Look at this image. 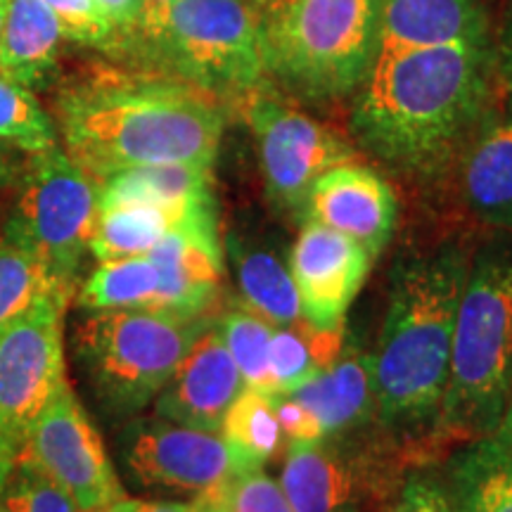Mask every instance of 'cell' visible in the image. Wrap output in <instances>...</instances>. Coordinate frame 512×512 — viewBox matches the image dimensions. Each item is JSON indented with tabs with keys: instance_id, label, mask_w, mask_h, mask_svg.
Here are the masks:
<instances>
[{
	"instance_id": "38",
	"label": "cell",
	"mask_w": 512,
	"mask_h": 512,
	"mask_svg": "<svg viewBox=\"0 0 512 512\" xmlns=\"http://www.w3.org/2000/svg\"><path fill=\"white\" fill-rule=\"evenodd\" d=\"M88 512H195V501L176 503V501H140V498L121 496L117 501L102 505V508Z\"/></svg>"
},
{
	"instance_id": "13",
	"label": "cell",
	"mask_w": 512,
	"mask_h": 512,
	"mask_svg": "<svg viewBox=\"0 0 512 512\" xmlns=\"http://www.w3.org/2000/svg\"><path fill=\"white\" fill-rule=\"evenodd\" d=\"M373 256L356 240L304 219L290 254V273L304 323L318 330L344 325L351 302L366 283Z\"/></svg>"
},
{
	"instance_id": "29",
	"label": "cell",
	"mask_w": 512,
	"mask_h": 512,
	"mask_svg": "<svg viewBox=\"0 0 512 512\" xmlns=\"http://www.w3.org/2000/svg\"><path fill=\"white\" fill-rule=\"evenodd\" d=\"M216 328L221 332L230 358L240 370L242 387L273 394L271 368H268V344H271L273 323H268L252 309H233L221 318Z\"/></svg>"
},
{
	"instance_id": "8",
	"label": "cell",
	"mask_w": 512,
	"mask_h": 512,
	"mask_svg": "<svg viewBox=\"0 0 512 512\" xmlns=\"http://www.w3.org/2000/svg\"><path fill=\"white\" fill-rule=\"evenodd\" d=\"M100 209V185L60 145L31 155L10 219L34 247L67 292L88 254Z\"/></svg>"
},
{
	"instance_id": "32",
	"label": "cell",
	"mask_w": 512,
	"mask_h": 512,
	"mask_svg": "<svg viewBox=\"0 0 512 512\" xmlns=\"http://www.w3.org/2000/svg\"><path fill=\"white\" fill-rule=\"evenodd\" d=\"M223 512H294L283 486L264 467H240L219 489L207 494Z\"/></svg>"
},
{
	"instance_id": "1",
	"label": "cell",
	"mask_w": 512,
	"mask_h": 512,
	"mask_svg": "<svg viewBox=\"0 0 512 512\" xmlns=\"http://www.w3.org/2000/svg\"><path fill=\"white\" fill-rule=\"evenodd\" d=\"M491 67L489 41L377 53L356 91L351 128L384 162L437 171L479 126Z\"/></svg>"
},
{
	"instance_id": "5",
	"label": "cell",
	"mask_w": 512,
	"mask_h": 512,
	"mask_svg": "<svg viewBox=\"0 0 512 512\" xmlns=\"http://www.w3.org/2000/svg\"><path fill=\"white\" fill-rule=\"evenodd\" d=\"M207 316L150 309L86 311L74 330V356L107 411L133 415L155 401Z\"/></svg>"
},
{
	"instance_id": "24",
	"label": "cell",
	"mask_w": 512,
	"mask_h": 512,
	"mask_svg": "<svg viewBox=\"0 0 512 512\" xmlns=\"http://www.w3.org/2000/svg\"><path fill=\"white\" fill-rule=\"evenodd\" d=\"M214 204V202H211ZM209 207V204H204ZM197 207V209H204ZM197 209L188 214L178 211L152 207V204H114V207H100L98 219H95L91 245L88 254L100 261L126 259V256L150 254L152 247L178 226Z\"/></svg>"
},
{
	"instance_id": "17",
	"label": "cell",
	"mask_w": 512,
	"mask_h": 512,
	"mask_svg": "<svg viewBox=\"0 0 512 512\" xmlns=\"http://www.w3.org/2000/svg\"><path fill=\"white\" fill-rule=\"evenodd\" d=\"M489 41L484 0H382L377 53Z\"/></svg>"
},
{
	"instance_id": "40",
	"label": "cell",
	"mask_w": 512,
	"mask_h": 512,
	"mask_svg": "<svg viewBox=\"0 0 512 512\" xmlns=\"http://www.w3.org/2000/svg\"><path fill=\"white\" fill-rule=\"evenodd\" d=\"M17 456H19L17 448L12 446L8 432H5L3 427V420H0V491H3V486L12 475V470H15Z\"/></svg>"
},
{
	"instance_id": "26",
	"label": "cell",
	"mask_w": 512,
	"mask_h": 512,
	"mask_svg": "<svg viewBox=\"0 0 512 512\" xmlns=\"http://www.w3.org/2000/svg\"><path fill=\"white\" fill-rule=\"evenodd\" d=\"M235 275L242 299L249 309L273 325L304 323L302 304L292 273L273 252L254 247H233Z\"/></svg>"
},
{
	"instance_id": "36",
	"label": "cell",
	"mask_w": 512,
	"mask_h": 512,
	"mask_svg": "<svg viewBox=\"0 0 512 512\" xmlns=\"http://www.w3.org/2000/svg\"><path fill=\"white\" fill-rule=\"evenodd\" d=\"M396 512H458L446 486L430 477H411L403 486Z\"/></svg>"
},
{
	"instance_id": "35",
	"label": "cell",
	"mask_w": 512,
	"mask_h": 512,
	"mask_svg": "<svg viewBox=\"0 0 512 512\" xmlns=\"http://www.w3.org/2000/svg\"><path fill=\"white\" fill-rule=\"evenodd\" d=\"M275 415H278L283 437L290 439L292 444H297V441H320L325 437L316 415L290 394L275 396Z\"/></svg>"
},
{
	"instance_id": "6",
	"label": "cell",
	"mask_w": 512,
	"mask_h": 512,
	"mask_svg": "<svg viewBox=\"0 0 512 512\" xmlns=\"http://www.w3.org/2000/svg\"><path fill=\"white\" fill-rule=\"evenodd\" d=\"M382 0H294L264 27L268 74L311 100L358 91L377 55Z\"/></svg>"
},
{
	"instance_id": "46",
	"label": "cell",
	"mask_w": 512,
	"mask_h": 512,
	"mask_svg": "<svg viewBox=\"0 0 512 512\" xmlns=\"http://www.w3.org/2000/svg\"><path fill=\"white\" fill-rule=\"evenodd\" d=\"M195 512H223V510L214 501H211V498L200 496V498H195Z\"/></svg>"
},
{
	"instance_id": "14",
	"label": "cell",
	"mask_w": 512,
	"mask_h": 512,
	"mask_svg": "<svg viewBox=\"0 0 512 512\" xmlns=\"http://www.w3.org/2000/svg\"><path fill=\"white\" fill-rule=\"evenodd\" d=\"M159 271L155 311L204 316L221 290L223 252L216 204L197 209L152 247Z\"/></svg>"
},
{
	"instance_id": "33",
	"label": "cell",
	"mask_w": 512,
	"mask_h": 512,
	"mask_svg": "<svg viewBox=\"0 0 512 512\" xmlns=\"http://www.w3.org/2000/svg\"><path fill=\"white\" fill-rule=\"evenodd\" d=\"M0 510L5 512H81L76 503L38 467L17 458L15 470L0 491Z\"/></svg>"
},
{
	"instance_id": "21",
	"label": "cell",
	"mask_w": 512,
	"mask_h": 512,
	"mask_svg": "<svg viewBox=\"0 0 512 512\" xmlns=\"http://www.w3.org/2000/svg\"><path fill=\"white\" fill-rule=\"evenodd\" d=\"M64 38L62 24L43 0H8L0 31V74L34 88L55 67Z\"/></svg>"
},
{
	"instance_id": "7",
	"label": "cell",
	"mask_w": 512,
	"mask_h": 512,
	"mask_svg": "<svg viewBox=\"0 0 512 512\" xmlns=\"http://www.w3.org/2000/svg\"><path fill=\"white\" fill-rule=\"evenodd\" d=\"M152 46L209 95H247L268 74L264 24L252 0H176Z\"/></svg>"
},
{
	"instance_id": "34",
	"label": "cell",
	"mask_w": 512,
	"mask_h": 512,
	"mask_svg": "<svg viewBox=\"0 0 512 512\" xmlns=\"http://www.w3.org/2000/svg\"><path fill=\"white\" fill-rule=\"evenodd\" d=\"M43 3L55 12L67 41L102 53H121L126 48L119 31L112 27L95 0H43Z\"/></svg>"
},
{
	"instance_id": "22",
	"label": "cell",
	"mask_w": 512,
	"mask_h": 512,
	"mask_svg": "<svg viewBox=\"0 0 512 512\" xmlns=\"http://www.w3.org/2000/svg\"><path fill=\"white\" fill-rule=\"evenodd\" d=\"M302 401L328 434L342 432L366 418L373 399V370L370 356H361L354 349H344L335 363L294 389L290 394Z\"/></svg>"
},
{
	"instance_id": "19",
	"label": "cell",
	"mask_w": 512,
	"mask_h": 512,
	"mask_svg": "<svg viewBox=\"0 0 512 512\" xmlns=\"http://www.w3.org/2000/svg\"><path fill=\"white\" fill-rule=\"evenodd\" d=\"M280 486L294 512H347L361 496L363 479L347 456L320 439L290 444Z\"/></svg>"
},
{
	"instance_id": "42",
	"label": "cell",
	"mask_w": 512,
	"mask_h": 512,
	"mask_svg": "<svg viewBox=\"0 0 512 512\" xmlns=\"http://www.w3.org/2000/svg\"><path fill=\"white\" fill-rule=\"evenodd\" d=\"M292 3L294 0H252L254 10L259 12L261 24H264V27L266 24H271L278 15H283V12L290 8Z\"/></svg>"
},
{
	"instance_id": "44",
	"label": "cell",
	"mask_w": 512,
	"mask_h": 512,
	"mask_svg": "<svg viewBox=\"0 0 512 512\" xmlns=\"http://www.w3.org/2000/svg\"><path fill=\"white\" fill-rule=\"evenodd\" d=\"M498 69H501L505 95H508V110H510V117H512V57H508L505 62H498Z\"/></svg>"
},
{
	"instance_id": "28",
	"label": "cell",
	"mask_w": 512,
	"mask_h": 512,
	"mask_svg": "<svg viewBox=\"0 0 512 512\" xmlns=\"http://www.w3.org/2000/svg\"><path fill=\"white\" fill-rule=\"evenodd\" d=\"M221 437L233 448L242 467H264L283 444V430L275 415V396L242 389L226 411Z\"/></svg>"
},
{
	"instance_id": "48",
	"label": "cell",
	"mask_w": 512,
	"mask_h": 512,
	"mask_svg": "<svg viewBox=\"0 0 512 512\" xmlns=\"http://www.w3.org/2000/svg\"><path fill=\"white\" fill-rule=\"evenodd\" d=\"M0 512H5V510H0Z\"/></svg>"
},
{
	"instance_id": "30",
	"label": "cell",
	"mask_w": 512,
	"mask_h": 512,
	"mask_svg": "<svg viewBox=\"0 0 512 512\" xmlns=\"http://www.w3.org/2000/svg\"><path fill=\"white\" fill-rule=\"evenodd\" d=\"M0 143L36 155L57 145V128L31 88L0 74Z\"/></svg>"
},
{
	"instance_id": "2",
	"label": "cell",
	"mask_w": 512,
	"mask_h": 512,
	"mask_svg": "<svg viewBox=\"0 0 512 512\" xmlns=\"http://www.w3.org/2000/svg\"><path fill=\"white\" fill-rule=\"evenodd\" d=\"M57 124L64 152L100 185L133 166H211L226 117L185 81L100 76L60 95Z\"/></svg>"
},
{
	"instance_id": "23",
	"label": "cell",
	"mask_w": 512,
	"mask_h": 512,
	"mask_svg": "<svg viewBox=\"0 0 512 512\" xmlns=\"http://www.w3.org/2000/svg\"><path fill=\"white\" fill-rule=\"evenodd\" d=\"M446 491L458 512H512V451L482 437L453 460Z\"/></svg>"
},
{
	"instance_id": "16",
	"label": "cell",
	"mask_w": 512,
	"mask_h": 512,
	"mask_svg": "<svg viewBox=\"0 0 512 512\" xmlns=\"http://www.w3.org/2000/svg\"><path fill=\"white\" fill-rule=\"evenodd\" d=\"M242 389L240 370L230 358L219 328L209 323L159 392L155 411L159 418L178 425L221 432L226 411Z\"/></svg>"
},
{
	"instance_id": "47",
	"label": "cell",
	"mask_w": 512,
	"mask_h": 512,
	"mask_svg": "<svg viewBox=\"0 0 512 512\" xmlns=\"http://www.w3.org/2000/svg\"><path fill=\"white\" fill-rule=\"evenodd\" d=\"M5 15H8V0H0V31H3Z\"/></svg>"
},
{
	"instance_id": "31",
	"label": "cell",
	"mask_w": 512,
	"mask_h": 512,
	"mask_svg": "<svg viewBox=\"0 0 512 512\" xmlns=\"http://www.w3.org/2000/svg\"><path fill=\"white\" fill-rule=\"evenodd\" d=\"M268 368H271L275 396L292 394L294 389L313 380L323 370L316 347V328L309 323H304V328L297 325L273 328L268 344Z\"/></svg>"
},
{
	"instance_id": "25",
	"label": "cell",
	"mask_w": 512,
	"mask_h": 512,
	"mask_svg": "<svg viewBox=\"0 0 512 512\" xmlns=\"http://www.w3.org/2000/svg\"><path fill=\"white\" fill-rule=\"evenodd\" d=\"M53 292H67L53 278L34 242L15 221L8 219L0 233V325Z\"/></svg>"
},
{
	"instance_id": "4",
	"label": "cell",
	"mask_w": 512,
	"mask_h": 512,
	"mask_svg": "<svg viewBox=\"0 0 512 512\" xmlns=\"http://www.w3.org/2000/svg\"><path fill=\"white\" fill-rule=\"evenodd\" d=\"M512 396V261L484 254L460 297L439 427L458 437H491Z\"/></svg>"
},
{
	"instance_id": "43",
	"label": "cell",
	"mask_w": 512,
	"mask_h": 512,
	"mask_svg": "<svg viewBox=\"0 0 512 512\" xmlns=\"http://www.w3.org/2000/svg\"><path fill=\"white\" fill-rule=\"evenodd\" d=\"M496 432H498V439H501L503 444L512 451V396H510V403H508V408H505L503 420H501V425H498Z\"/></svg>"
},
{
	"instance_id": "37",
	"label": "cell",
	"mask_w": 512,
	"mask_h": 512,
	"mask_svg": "<svg viewBox=\"0 0 512 512\" xmlns=\"http://www.w3.org/2000/svg\"><path fill=\"white\" fill-rule=\"evenodd\" d=\"M98 8L105 12L112 27L119 31L124 46L136 36H143L145 0H95Z\"/></svg>"
},
{
	"instance_id": "11",
	"label": "cell",
	"mask_w": 512,
	"mask_h": 512,
	"mask_svg": "<svg viewBox=\"0 0 512 512\" xmlns=\"http://www.w3.org/2000/svg\"><path fill=\"white\" fill-rule=\"evenodd\" d=\"M126 475L150 491L207 496L240 470L221 432H204L164 418L133 420L119 437Z\"/></svg>"
},
{
	"instance_id": "20",
	"label": "cell",
	"mask_w": 512,
	"mask_h": 512,
	"mask_svg": "<svg viewBox=\"0 0 512 512\" xmlns=\"http://www.w3.org/2000/svg\"><path fill=\"white\" fill-rule=\"evenodd\" d=\"M214 202L211 166L147 164L119 171L100 183V207L114 204H152L188 214Z\"/></svg>"
},
{
	"instance_id": "10",
	"label": "cell",
	"mask_w": 512,
	"mask_h": 512,
	"mask_svg": "<svg viewBox=\"0 0 512 512\" xmlns=\"http://www.w3.org/2000/svg\"><path fill=\"white\" fill-rule=\"evenodd\" d=\"M17 458L53 479L81 512L126 496L107 448L69 382L31 425Z\"/></svg>"
},
{
	"instance_id": "3",
	"label": "cell",
	"mask_w": 512,
	"mask_h": 512,
	"mask_svg": "<svg viewBox=\"0 0 512 512\" xmlns=\"http://www.w3.org/2000/svg\"><path fill=\"white\" fill-rule=\"evenodd\" d=\"M467 273L470 261L458 247L396 264L380 344L370 356L373 399L389 425L437 418Z\"/></svg>"
},
{
	"instance_id": "15",
	"label": "cell",
	"mask_w": 512,
	"mask_h": 512,
	"mask_svg": "<svg viewBox=\"0 0 512 512\" xmlns=\"http://www.w3.org/2000/svg\"><path fill=\"white\" fill-rule=\"evenodd\" d=\"M302 214L356 240L375 259L392 240L399 202L377 171L347 162L325 171L311 185Z\"/></svg>"
},
{
	"instance_id": "41",
	"label": "cell",
	"mask_w": 512,
	"mask_h": 512,
	"mask_svg": "<svg viewBox=\"0 0 512 512\" xmlns=\"http://www.w3.org/2000/svg\"><path fill=\"white\" fill-rule=\"evenodd\" d=\"M512 57V0H508L503 12L501 29H498V46H496V60L505 62Z\"/></svg>"
},
{
	"instance_id": "27",
	"label": "cell",
	"mask_w": 512,
	"mask_h": 512,
	"mask_svg": "<svg viewBox=\"0 0 512 512\" xmlns=\"http://www.w3.org/2000/svg\"><path fill=\"white\" fill-rule=\"evenodd\" d=\"M159 292V271L150 254L126 259L100 261L79 287L83 311L110 309H150L155 311Z\"/></svg>"
},
{
	"instance_id": "9",
	"label": "cell",
	"mask_w": 512,
	"mask_h": 512,
	"mask_svg": "<svg viewBox=\"0 0 512 512\" xmlns=\"http://www.w3.org/2000/svg\"><path fill=\"white\" fill-rule=\"evenodd\" d=\"M69 302V294H46L0 325V420L17 453L43 408L69 382L64 358Z\"/></svg>"
},
{
	"instance_id": "39",
	"label": "cell",
	"mask_w": 512,
	"mask_h": 512,
	"mask_svg": "<svg viewBox=\"0 0 512 512\" xmlns=\"http://www.w3.org/2000/svg\"><path fill=\"white\" fill-rule=\"evenodd\" d=\"M176 0H145V19H143V36L145 41H155L159 31L164 27V19L169 15L171 5Z\"/></svg>"
},
{
	"instance_id": "18",
	"label": "cell",
	"mask_w": 512,
	"mask_h": 512,
	"mask_svg": "<svg viewBox=\"0 0 512 512\" xmlns=\"http://www.w3.org/2000/svg\"><path fill=\"white\" fill-rule=\"evenodd\" d=\"M460 188L479 221L512 228V117L477 126L463 145Z\"/></svg>"
},
{
	"instance_id": "12",
	"label": "cell",
	"mask_w": 512,
	"mask_h": 512,
	"mask_svg": "<svg viewBox=\"0 0 512 512\" xmlns=\"http://www.w3.org/2000/svg\"><path fill=\"white\" fill-rule=\"evenodd\" d=\"M249 124L259 143L268 197L297 214L304 211L311 185L325 171L356 162L354 147L347 140L283 102L256 98L249 107Z\"/></svg>"
},
{
	"instance_id": "45",
	"label": "cell",
	"mask_w": 512,
	"mask_h": 512,
	"mask_svg": "<svg viewBox=\"0 0 512 512\" xmlns=\"http://www.w3.org/2000/svg\"><path fill=\"white\" fill-rule=\"evenodd\" d=\"M10 181H12V162L8 157V150H5V145L0 143V188L8 185Z\"/></svg>"
}]
</instances>
